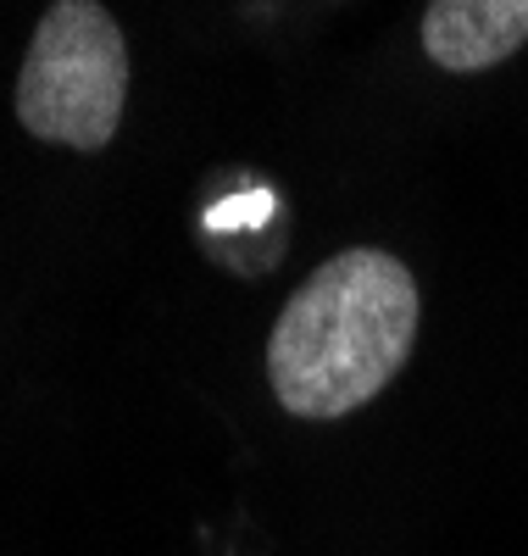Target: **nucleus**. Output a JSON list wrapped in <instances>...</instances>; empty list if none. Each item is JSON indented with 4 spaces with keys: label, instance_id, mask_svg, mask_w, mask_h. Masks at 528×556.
Wrapping results in <instances>:
<instances>
[{
    "label": "nucleus",
    "instance_id": "2",
    "mask_svg": "<svg viewBox=\"0 0 528 556\" xmlns=\"http://www.w3.org/2000/svg\"><path fill=\"white\" fill-rule=\"evenodd\" d=\"M128 106V39L101 0H56L17 73V123L45 146L101 151Z\"/></svg>",
    "mask_w": 528,
    "mask_h": 556
},
{
    "label": "nucleus",
    "instance_id": "1",
    "mask_svg": "<svg viewBox=\"0 0 528 556\" xmlns=\"http://www.w3.org/2000/svg\"><path fill=\"white\" fill-rule=\"evenodd\" d=\"M417 340V285L390 251L328 256L278 312L267 379L284 412L328 424L367 406L390 384Z\"/></svg>",
    "mask_w": 528,
    "mask_h": 556
},
{
    "label": "nucleus",
    "instance_id": "3",
    "mask_svg": "<svg viewBox=\"0 0 528 556\" xmlns=\"http://www.w3.org/2000/svg\"><path fill=\"white\" fill-rule=\"evenodd\" d=\"M528 45V0H428L423 51L445 73H485Z\"/></svg>",
    "mask_w": 528,
    "mask_h": 556
}]
</instances>
